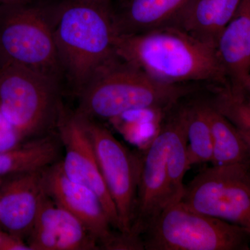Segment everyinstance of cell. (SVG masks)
<instances>
[{
	"mask_svg": "<svg viewBox=\"0 0 250 250\" xmlns=\"http://www.w3.org/2000/svg\"><path fill=\"white\" fill-rule=\"evenodd\" d=\"M206 112L213 138V165L225 166L250 163V152L235 126L205 100Z\"/></svg>",
	"mask_w": 250,
	"mask_h": 250,
	"instance_id": "19",
	"label": "cell"
},
{
	"mask_svg": "<svg viewBox=\"0 0 250 250\" xmlns=\"http://www.w3.org/2000/svg\"><path fill=\"white\" fill-rule=\"evenodd\" d=\"M188 159L192 166L213 160V138L205 100L187 103Z\"/></svg>",
	"mask_w": 250,
	"mask_h": 250,
	"instance_id": "20",
	"label": "cell"
},
{
	"mask_svg": "<svg viewBox=\"0 0 250 250\" xmlns=\"http://www.w3.org/2000/svg\"><path fill=\"white\" fill-rule=\"evenodd\" d=\"M56 131L65 151L62 159L64 172L72 182L88 188L100 197L112 226L121 233L116 205L104 180L91 140L75 111L63 105Z\"/></svg>",
	"mask_w": 250,
	"mask_h": 250,
	"instance_id": "10",
	"label": "cell"
},
{
	"mask_svg": "<svg viewBox=\"0 0 250 250\" xmlns=\"http://www.w3.org/2000/svg\"><path fill=\"white\" fill-rule=\"evenodd\" d=\"M27 240L31 250H100L83 224L45 191Z\"/></svg>",
	"mask_w": 250,
	"mask_h": 250,
	"instance_id": "12",
	"label": "cell"
},
{
	"mask_svg": "<svg viewBox=\"0 0 250 250\" xmlns=\"http://www.w3.org/2000/svg\"><path fill=\"white\" fill-rule=\"evenodd\" d=\"M191 0H114L111 1L116 36L134 35L177 26Z\"/></svg>",
	"mask_w": 250,
	"mask_h": 250,
	"instance_id": "14",
	"label": "cell"
},
{
	"mask_svg": "<svg viewBox=\"0 0 250 250\" xmlns=\"http://www.w3.org/2000/svg\"><path fill=\"white\" fill-rule=\"evenodd\" d=\"M210 103L232 123L250 152V96L229 84L210 88Z\"/></svg>",
	"mask_w": 250,
	"mask_h": 250,
	"instance_id": "21",
	"label": "cell"
},
{
	"mask_svg": "<svg viewBox=\"0 0 250 250\" xmlns=\"http://www.w3.org/2000/svg\"><path fill=\"white\" fill-rule=\"evenodd\" d=\"M198 90L194 84L163 83L116 54L99 67L76 95L75 113L95 121H111L144 110L167 111Z\"/></svg>",
	"mask_w": 250,
	"mask_h": 250,
	"instance_id": "3",
	"label": "cell"
},
{
	"mask_svg": "<svg viewBox=\"0 0 250 250\" xmlns=\"http://www.w3.org/2000/svg\"><path fill=\"white\" fill-rule=\"evenodd\" d=\"M243 90L246 92L250 96V74L248 77V80H247L246 84H245L244 88Z\"/></svg>",
	"mask_w": 250,
	"mask_h": 250,
	"instance_id": "24",
	"label": "cell"
},
{
	"mask_svg": "<svg viewBox=\"0 0 250 250\" xmlns=\"http://www.w3.org/2000/svg\"><path fill=\"white\" fill-rule=\"evenodd\" d=\"M179 201L250 233V163L207 167L184 187Z\"/></svg>",
	"mask_w": 250,
	"mask_h": 250,
	"instance_id": "7",
	"label": "cell"
},
{
	"mask_svg": "<svg viewBox=\"0 0 250 250\" xmlns=\"http://www.w3.org/2000/svg\"><path fill=\"white\" fill-rule=\"evenodd\" d=\"M241 1L191 0L176 27L215 47L219 35L236 14Z\"/></svg>",
	"mask_w": 250,
	"mask_h": 250,
	"instance_id": "16",
	"label": "cell"
},
{
	"mask_svg": "<svg viewBox=\"0 0 250 250\" xmlns=\"http://www.w3.org/2000/svg\"><path fill=\"white\" fill-rule=\"evenodd\" d=\"M77 116L91 140L104 180L116 205L120 231L134 241L131 232L142 156L133 154L100 121Z\"/></svg>",
	"mask_w": 250,
	"mask_h": 250,
	"instance_id": "8",
	"label": "cell"
},
{
	"mask_svg": "<svg viewBox=\"0 0 250 250\" xmlns=\"http://www.w3.org/2000/svg\"><path fill=\"white\" fill-rule=\"evenodd\" d=\"M18 65L65 82L43 0L0 6V67Z\"/></svg>",
	"mask_w": 250,
	"mask_h": 250,
	"instance_id": "5",
	"label": "cell"
},
{
	"mask_svg": "<svg viewBox=\"0 0 250 250\" xmlns=\"http://www.w3.org/2000/svg\"><path fill=\"white\" fill-rule=\"evenodd\" d=\"M139 240L147 250H250L249 231L195 211L179 200L154 218Z\"/></svg>",
	"mask_w": 250,
	"mask_h": 250,
	"instance_id": "6",
	"label": "cell"
},
{
	"mask_svg": "<svg viewBox=\"0 0 250 250\" xmlns=\"http://www.w3.org/2000/svg\"><path fill=\"white\" fill-rule=\"evenodd\" d=\"M0 250H31L24 240L0 229Z\"/></svg>",
	"mask_w": 250,
	"mask_h": 250,
	"instance_id": "22",
	"label": "cell"
},
{
	"mask_svg": "<svg viewBox=\"0 0 250 250\" xmlns=\"http://www.w3.org/2000/svg\"><path fill=\"white\" fill-rule=\"evenodd\" d=\"M62 143L57 131L0 151V179L30 171L43 170L61 160Z\"/></svg>",
	"mask_w": 250,
	"mask_h": 250,
	"instance_id": "17",
	"label": "cell"
},
{
	"mask_svg": "<svg viewBox=\"0 0 250 250\" xmlns=\"http://www.w3.org/2000/svg\"><path fill=\"white\" fill-rule=\"evenodd\" d=\"M24 0H0V6L1 5L12 4V3L19 2Z\"/></svg>",
	"mask_w": 250,
	"mask_h": 250,
	"instance_id": "23",
	"label": "cell"
},
{
	"mask_svg": "<svg viewBox=\"0 0 250 250\" xmlns=\"http://www.w3.org/2000/svg\"><path fill=\"white\" fill-rule=\"evenodd\" d=\"M64 79L76 96L116 54L111 1L43 0Z\"/></svg>",
	"mask_w": 250,
	"mask_h": 250,
	"instance_id": "1",
	"label": "cell"
},
{
	"mask_svg": "<svg viewBox=\"0 0 250 250\" xmlns=\"http://www.w3.org/2000/svg\"><path fill=\"white\" fill-rule=\"evenodd\" d=\"M215 48L228 84L243 89L250 74V0H242Z\"/></svg>",
	"mask_w": 250,
	"mask_h": 250,
	"instance_id": "15",
	"label": "cell"
},
{
	"mask_svg": "<svg viewBox=\"0 0 250 250\" xmlns=\"http://www.w3.org/2000/svg\"><path fill=\"white\" fill-rule=\"evenodd\" d=\"M45 169L0 179V226L22 240L34 226L45 192Z\"/></svg>",
	"mask_w": 250,
	"mask_h": 250,
	"instance_id": "13",
	"label": "cell"
},
{
	"mask_svg": "<svg viewBox=\"0 0 250 250\" xmlns=\"http://www.w3.org/2000/svg\"><path fill=\"white\" fill-rule=\"evenodd\" d=\"M116 54L155 80L168 84H228L214 46L170 26L116 36Z\"/></svg>",
	"mask_w": 250,
	"mask_h": 250,
	"instance_id": "2",
	"label": "cell"
},
{
	"mask_svg": "<svg viewBox=\"0 0 250 250\" xmlns=\"http://www.w3.org/2000/svg\"><path fill=\"white\" fill-rule=\"evenodd\" d=\"M168 126L165 118L141 157L137 200L131 237L140 244L148 225L172 204L167 174Z\"/></svg>",
	"mask_w": 250,
	"mask_h": 250,
	"instance_id": "11",
	"label": "cell"
},
{
	"mask_svg": "<svg viewBox=\"0 0 250 250\" xmlns=\"http://www.w3.org/2000/svg\"><path fill=\"white\" fill-rule=\"evenodd\" d=\"M43 184L46 193L83 224L100 250H134L127 237L113 231L114 228L100 197L67 177L62 159L44 170Z\"/></svg>",
	"mask_w": 250,
	"mask_h": 250,
	"instance_id": "9",
	"label": "cell"
},
{
	"mask_svg": "<svg viewBox=\"0 0 250 250\" xmlns=\"http://www.w3.org/2000/svg\"><path fill=\"white\" fill-rule=\"evenodd\" d=\"M109 1H114V0H109Z\"/></svg>",
	"mask_w": 250,
	"mask_h": 250,
	"instance_id": "25",
	"label": "cell"
},
{
	"mask_svg": "<svg viewBox=\"0 0 250 250\" xmlns=\"http://www.w3.org/2000/svg\"><path fill=\"white\" fill-rule=\"evenodd\" d=\"M184 102L172 106L164 118L168 126L167 167L172 203L180 200L185 187L184 176L190 167L188 159L187 103Z\"/></svg>",
	"mask_w": 250,
	"mask_h": 250,
	"instance_id": "18",
	"label": "cell"
},
{
	"mask_svg": "<svg viewBox=\"0 0 250 250\" xmlns=\"http://www.w3.org/2000/svg\"><path fill=\"white\" fill-rule=\"evenodd\" d=\"M62 84L18 65L0 67V114L22 142L56 131Z\"/></svg>",
	"mask_w": 250,
	"mask_h": 250,
	"instance_id": "4",
	"label": "cell"
}]
</instances>
